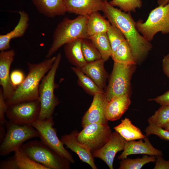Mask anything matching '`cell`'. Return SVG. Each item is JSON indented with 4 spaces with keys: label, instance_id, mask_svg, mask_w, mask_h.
I'll list each match as a JSON object with an SVG mask.
<instances>
[{
    "label": "cell",
    "instance_id": "8fae6325",
    "mask_svg": "<svg viewBox=\"0 0 169 169\" xmlns=\"http://www.w3.org/2000/svg\"><path fill=\"white\" fill-rule=\"evenodd\" d=\"M40 109L39 100L21 102L8 106L6 116L13 123L31 125L38 119Z\"/></svg>",
    "mask_w": 169,
    "mask_h": 169
},
{
    "label": "cell",
    "instance_id": "9c48e42d",
    "mask_svg": "<svg viewBox=\"0 0 169 169\" xmlns=\"http://www.w3.org/2000/svg\"><path fill=\"white\" fill-rule=\"evenodd\" d=\"M31 125L37 130L39 137L44 143L62 158L70 163H75L71 155L57 136L53 117L44 120L38 119Z\"/></svg>",
    "mask_w": 169,
    "mask_h": 169
},
{
    "label": "cell",
    "instance_id": "ac0fdd59",
    "mask_svg": "<svg viewBox=\"0 0 169 169\" xmlns=\"http://www.w3.org/2000/svg\"><path fill=\"white\" fill-rule=\"evenodd\" d=\"M104 0H65L67 12L79 15L89 16L102 11Z\"/></svg>",
    "mask_w": 169,
    "mask_h": 169
},
{
    "label": "cell",
    "instance_id": "836d02e7",
    "mask_svg": "<svg viewBox=\"0 0 169 169\" xmlns=\"http://www.w3.org/2000/svg\"><path fill=\"white\" fill-rule=\"evenodd\" d=\"M147 122L149 125L144 130L146 136L154 134L158 136L163 140L169 141V131L156 125L148 120Z\"/></svg>",
    "mask_w": 169,
    "mask_h": 169
},
{
    "label": "cell",
    "instance_id": "9a60e30c",
    "mask_svg": "<svg viewBox=\"0 0 169 169\" xmlns=\"http://www.w3.org/2000/svg\"><path fill=\"white\" fill-rule=\"evenodd\" d=\"M147 137L145 135L143 139H140L138 141H125L124 149L118 159H121L127 158L129 155L137 154L156 156H162V151L155 148Z\"/></svg>",
    "mask_w": 169,
    "mask_h": 169
},
{
    "label": "cell",
    "instance_id": "484cf974",
    "mask_svg": "<svg viewBox=\"0 0 169 169\" xmlns=\"http://www.w3.org/2000/svg\"><path fill=\"white\" fill-rule=\"evenodd\" d=\"M72 70L78 78V83L89 94L94 96L98 93L105 92L103 89L98 87L90 77L84 73L80 68L71 67Z\"/></svg>",
    "mask_w": 169,
    "mask_h": 169
},
{
    "label": "cell",
    "instance_id": "ffe728a7",
    "mask_svg": "<svg viewBox=\"0 0 169 169\" xmlns=\"http://www.w3.org/2000/svg\"><path fill=\"white\" fill-rule=\"evenodd\" d=\"M20 18L14 29L9 32L0 35V50H7L10 48L11 40L15 38L23 37L29 25V17L28 14L23 11L18 12Z\"/></svg>",
    "mask_w": 169,
    "mask_h": 169
},
{
    "label": "cell",
    "instance_id": "d590c367",
    "mask_svg": "<svg viewBox=\"0 0 169 169\" xmlns=\"http://www.w3.org/2000/svg\"><path fill=\"white\" fill-rule=\"evenodd\" d=\"M7 105L4 98L3 89L0 88V125H4L7 121L5 119V115L7 110Z\"/></svg>",
    "mask_w": 169,
    "mask_h": 169
},
{
    "label": "cell",
    "instance_id": "44dd1931",
    "mask_svg": "<svg viewBox=\"0 0 169 169\" xmlns=\"http://www.w3.org/2000/svg\"><path fill=\"white\" fill-rule=\"evenodd\" d=\"M41 14L49 18L64 15L67 12L65 0H32Z\"/></svg>",
    "mask_w": 169,
    "mask_h": 169
},
{
    "label": "cell",
    "instance_id": "2e32d148",
    "mask_svg": "<svg viewBox=\"0 0 169 169\" xmlns=\"http://www.w3.org/2000/svg\"><path fill=\"white\" fill-rule=\"evenodd\" d=\"M78 133L77 131L74 130L69 134L62 136L60 140L67 148L76 154L82 161L88 164L93 169H97L92 153L77 140Z\"/></svg>",
    "mask_w": 169,
    "mask_h": 169
},
{
    "label": "cell",
    "instance_id": "d4e9b609",
    "mask_svg": "<svg viewBox=\"0 0 169 169\" xmlns=\"http://www.w3.org/2000/svg\"><path fill=\"white\" fill-rule=\"evenodd\" d=\"M110 23L109 21L98 12L92 13L89 16L87 23V33L88 38L96 34L106 33Z\"/></svg>",
    "mask_w": 169,
    "mask_h": 169
},
{
    "label": "cell",
    "instance_id": "4dcf8cb0",
    "mask_svg": "<svg viewBox=\"0 0 169 169\" xmlns=\"http://www.w3.org/2000/svg\"><path fill=\"white\" fill-rule=\"evenodd\" d=\"M148 120L165 129L169 124V105H162Z\"/></svg>",
    "mask_w": 169,
    "mask_h": 169
},
{
    "label": "cell",
    "instance_id": "5bb4252c",
    "mask_svg": "<svg viewBox=\"0 0 169 169\" xmlns=\"http://www.w3.org/2000/svg\"><path fill=\"white\" fill-rule=\"evenodd\" d=\"M15 55L13 49L1 51L0 53V85L5 101L12 97L16 90L11 82L10 74Z\"/></svg>",
    "mask_w": 169,
    "mask_h": 169
},
{
    "label": "cell",
    "instance_id": "f1b7e54d",
    "mask_svg": "<svg viewBox=\"0 0 169 169\" xmlns=\"http://www.w3.org/2000/svg\"><path fill=\"white\" fill-rule=\"evenodd\" d=\"M156 156L144 155L142 157L135 159L127 158L121 159L119 169H141L146 164L155 162Z\"/></svg>",
    "mask_w": 169,
    "mask_h": 169
},
{
    "label": "cell",
    "instance_id": "52a82bcc",
    "mask_svg": "<svg viewBox=\"0 0 169 169\" xmlns=\"http://www.w3.org/2000/svg\"><path fill=\"white\" fill-rule=\"evenodd\" d=\"M135 65L114 62L109 83L105 91L108 102L125 95H130L131 80Z\"/></svg>",
    "mask_w": 169,
    "mask_h": 169
},
{
    "label": "cell",
    "instance_id": "e575fe53",
    "mask_svg": "<svg viewBox=\"0 0 169 169\" xmlns=\"http://www.w3.org/2000/svg\"><path fill=\"white\" fill-rule=\"evenodd\" d=\"M25 77L23 72L18 69L13 70L10 74L11 82L16 89L23 83Z\"/></svg>",
    "mask_w": 169,
    "mask_h": 169
},
{
    "label": "cell",
    "instance_id": "f35d334b",
    "mask_svg": "<svg viewBox=\"0 0 169 169\" xmlns=\"http://www.w3.org/2000/svg\"><path fill=\"white\" fill-rule=\"evenodd\" d=\"M162 67L164 73L169 78V54L166 55L163 58Z\"/></svg>",
    "mask_w": 169,
    "mask_h": 169
},
{
    "label": "cell",
    "instance_id": "277c9868",
    "mask_svg": "<svg viewBox=\"0 0 169 169\" xmlns=\"http://www.w3.org/2000/svg\"><path fill=\"white\" fill-rule=\"evenodd\" d=\"M56 56L52 67L43 78L39 85L40 109L38 119L39 120L53 117L55 108L59 103L58 98L54 94V90L57 87L55 78L62 56L59 53Z\"/></svg>",
    "mask_w": 169,
    "mask_h": 169
},
{
    "label": "cell",
    "instance_id": "74e56055",
    "mask_svg": "<svg viewBox=\"0 0 169 169\" xmlns=\"http://www.w3.org/2000/svg\"><path fill=\"white\" fill-rule=\"evenodd\" d=\"M162 156H156L154 169H169V159L166 160Z\"/></svg>",
    "mask_w": 169,
    "mask_h": 169
},
{
    "label": "cell",
    "instance_id": "83f0119b",
    "mask_svg": "<svg viewBox=\"0 0 169 169\" xmlns=\"http://www.w3.org/2000/svg\"><path fill=\"white\" fill-rule=\"evenodd\" d=\"M111 57L115 62L126 65L137 64L126 39L119 45Z\"/></svg>",
    "mask_w": 169,
    "mask_h": 169
},
{
    "label": "cell",
    "instance_id": "4fadbf2b",
    "mask_svg": "<svg viewBox=\"0 0 169 169\" xmlns=\"http://www.w3.org/2000/svg\"><path fill=\"white\" fill-rule=\"evenodd\" d=\"M125 141L117 132H113L108 141L100 148L93 152L92 155L103 160L110 169H113L115 155L124 150Z\"/></svg>",
    "mask_w": 169,
    "mask_h": 169
},
{
    "label": "cell",
    "instance_id": "7bdbcfd3",
    "mask_svg": "<svg viewBox=\"0 0 169 169\" xmlns=\"http://www.w3.org/2000/svg\"><path fill=\"white\" fill-rule=\"evenodd\" d=\"M104 1H107V0H104Z\"/></svg>",
    "mask_w": 169,
    "mask_h": 169
},
{
    "label": "cell",
    "instance_id": "e0dca14e",
    "mask_svg": "<svg viewBox=\"0 0 169 169\" xmlns=\"http://www.w3.org/2000/svg\"><path fill=\"white\" fill-rule=\"evenodd\" d=\"M11 158L1 161L0 169H49L31 160L20 147Z\"/></svg>",
    "mask_w": 169,
    "mask_h": 169
},
{
    "label": "cell",
    "instance_id": "8d00e7d4",
    "mask_svg": "<svg viewBox=\"0 0 169 169\" xmlns=\"http://www.w3.org/2000/svg\"><path fill=\"white\" fill-rule=\"evenodd\" d=\"M150 100L154 101L161 106L169 105V90Z\"/></svg>",
    "mask_w": 169,
    "mask_h": 169
},
{
    "label": "cell",
    "instance_id": "30bf717a",
    "mask_svg": "<svg viewBox=\"0 0 169 169\" xmlns=\"http://www.w3.org/2000/svg\"><path fill=\"white\" fill-rule=\"evenodd\" d=\"M83 128L77 134V140L92 153L104 145L112 133L108 123H93Z\"/></svg>",
    "mask_w": 169,
    "mask_h": 169
},
{
    "label": "cell",
    "instance_id": "7a4b0ae2",
    "mask_svg": "<svg viewBox=\"0 0 169 169\" xmlns=\"http://www.w3.org/2000/svg\"><path fill=\"white\" fill-rule=\"evenodd\" d=\"M56 56L38 63L28 62V72L23 83L16 89L12 97L5 101L8 106L18 102L39 100V87L45 74L52 67Z\"/></svg>",
    "mask_w": 169,
    "mask_h": 169
},
{
    "label": "cell",
    "instance_id": "5b68a950",
    "mask_svg": "<svg viewBox=\"0 0 169 169\" xmlns=\"http://www.w3.org/2000/svg\"><path fill=\"white\" fill-rule=\"evenodd\" d=\"M20 148L31 160L49 169L69 168V161L60 157L41 141L30 140L23 144Z\"/></svg>",
    "mask_w": 169,
    "mask_h": 169
},
{
    "label": "cell",
    "instance_id": "60d3db41",
    "mask_svg": "<svg viewBox=\"0 0 169 169\" xmlns=\"http://www.w3.org/2000/svg\"><path fill=\"white\" fill-rule=\"evenodd\" d=\"M169 2V0H158L157 3L159 5L164 6Z\"/></svg>",
    "mask_w": 169,
    "mask_h": 169
},
{
    "label": "cell",
    "instance_id": "8992f818",
    "mask_svg": "<svg viewBox=\"0 0 169 169\" xmlns=\"http://www.w3.org/2000/svg\"><path fill=\"white\" fill-rule=\"evenodd\" d=\"M5 136L0 142V155L5 156L20 147L31 139L39 137L37 130L31 125H22L8 120L6 123Z\"/></svg>",
    "mask_w": 169,
    "mask_h": 169
},
{
    "label": "cell",
    "instance_id": "6da1fadb",
    "mask_svg": "<svg viewBox=\"0 0 169 169\" xmlns=\"http://www.w3.org/2000/svg\"><path fill=\"white\" fill-rule=\"evenodd\" d=\"M102 11L110 23L124 36L136 64L142 62L152 49V46L137 30L130 13L115 8L107 1H104Z\"/></svg>",
    "mask_w": 169,
    "mask_h": 169
},
{
    "label": "cell",
    "instance_id": "cb8c5ba5",
    "mask_svg": "<svg viewBox=\"0 0 169 169\" xmlns=\"http://www.w3.org/2000/svg\"><path fill=\"white\" fill-rule=\"evenodd\" d=\"M114 129L126 141L143 139L145 136L141 130L133 124L127 118L122 120L121 123Z\"/></svg>",
    "mask_w": 169,
    "mask_h": 169
},
{
    "label": "cell",
    "instance_id": "ba28073f",
    "mask_svg": "<svg viewBox=\"0 0 169 169\" xmlns=\"http://www.w3.org/2000/svg\"><path fill=\"white\" fill-rule=\"evenodd\" d=\"M135 25L138 32L150 42L159 32L169 34V2L159 5L151 11L146 21L139 20L135 22Z\"/></svg>",
    "mask_w": 169,
    "mask_h": 169
},
{
    "label": "cell",
    "instance_id": "4316f807",
    "mask_svg": "<svg viewBox=\"0 0 169 169\" xmlns=\"http://www.w3.org/2000/svg\"><path fill=\"white\" fill-rule=\"evenodd\" d=\"M88 38L99 51L103 59L106 61L111 56L112 49L106 33L96 34Z\"/></svg>",
    "mask_w": 169,
    "mask_h": 169
},
{
    "label": "cell",
    "instance_id": "603a6c76",
    "mask_svg": "<svg viewBox=\"0 0 169 169\" xmlns=\"http://www.w3.org/2000/svg\"><path fill=\"white\" fill-rule=\"evenodd\" d=\"M82 39H78L64 45V52L69 61L75 67L81 69L88 62L85 60L81 49Z\"/></svg>",
    "mask_w": 169,
    "mask_h": 169
},
{
    "label": "cell",
    "instance_id": "7402d4cb",
    "mask_svg": "<svg viewBox=\"0 0 169 169\" xmlns=\"http://www.w3.org/2000/svg\"><path fill=\"white\" fill-rule=\"evenodd\" d=\"M131 103L130 96L125 95L115 98L108 102L105 115L108 121L119 120L128 108Z\"/></svg>",
    "mask_w": 169,
    "mask_h": 169
},
{
    "label": "cell",
    "instance_id": "f546056e",
    "mask_svg": "<svg viewBox=\"0 0 169 169\" xmlns=\"http://www.w3.org/2000/svg\"><path fill=\"white\" fill-rule=\"evenodd\" d=\"M81 49L84 57L88 63L102 59L99 51L91 41L88 38L82 39Z\"/></svg>",
    "mask_w": 169,
    "mask_h": 169
},
{
    "label": "cell",
    "instance_id": "d6986e66",
    "mask_svg": "<svg viewBox=\"0 0 169 169\" xmlns=\"http://www.w3.org/2000/svg\"><path fill=\"white\" fill-rule=\"evenodd\" d=\"M105 61L102 59L93 62H88L80 69L98 87L103 90L106 87L108 76L104 67Z\"/></svg>",
    "mask_w": 169,
    "mask_h": 169
},
{
    "label": "cell",
    "instance_id": "3957f363",
    "mask_svg": "<svg viewBox=\"0 0 169 169\" xmlns=\"http://www.w3.org/2000/svg\"><path fill=\"white\" fill-rule=\"evenodd\" d=\"M88 16L79 15L73 19L64 18L54 32L53 42L46 58L52 57L59 48L68 43L78 39L88 38L86 28Z\"/></svg>",
    "mask_w": 169,
    "mask_h": 169
},
{
    "label": "cell",
    "instance_id": "1f68e13d",
    "mask_svg": "<svg viewBox=\"0 0 169 169\" xmlns=\"http://www.w3.org/2000/svg\"><path fill=\"white\" fill-rule=\"evenodd\" d=\"M106 33L111 47L112 55L119 45L126 39L120 31L110 23L108 26Z\"/></svg>",
    "mask_w": 169,
    "mask_h": 169
},
{
    "label": "cell",
    "instance_id": "d6a6232c",
    "mask_svg": "<svg viewBox=\"0 0 169 169\" xmlns=\"http://www.w3.org/2000/svg\"><path fill=\"white\" fill-rule=\"evenodd\" d=\"M109 3L125 13L135 12L137 8H140L142 6L141 0H112Z\"/></svg>",
    "mask_w": 169,
    "mask_h": 169
},
{
    "label": "cell",
    "instance_id": "b9f144b4",
    "mask_svg": "<svg viewBox=\"0 0 169 169\" xmlns=\"http://www.w3.org/2000/svg\"><path fill=\"white\" fill-rule=\"evenodd\" d=\"M165 129L169 131V124L167 125V126L166 127Z\"/></svg>",
    "mask_w": 169,
    "mask_h": 169
},
{
    "label": "cell",
    "instance_id": "ab89813d",
    "mask_svg": "<svg viewBox=\"0 0 169 169\" xmlns=\"http://www.w3.org/2000/svg\"><path fill=\"white\" fill-rule=\"evenodd\" d=\"M4 125H0V142L2 141L3 139L5 134L6 132L4 128L3 127Z\"/></svg>",
    "mask_w": 169,
    "mask_h": 169
},
{
    "label": "cell",
    "instance_id": "7c38bea8",
    "mask_svg": "<svg viewBox=\"0 0 169 169\" xmlns=\"http://www.w3.org/2000/svg\"><path fill=\"white\" fill-rule=\"evenodd\" d=\"M108 102L105 92L95 95L90 106L82 118L83 128L93 123L108 124L105 110Z\"/></svg>",
    "mask_w": 169,
    "mask_h": 169
}]
</instances>
